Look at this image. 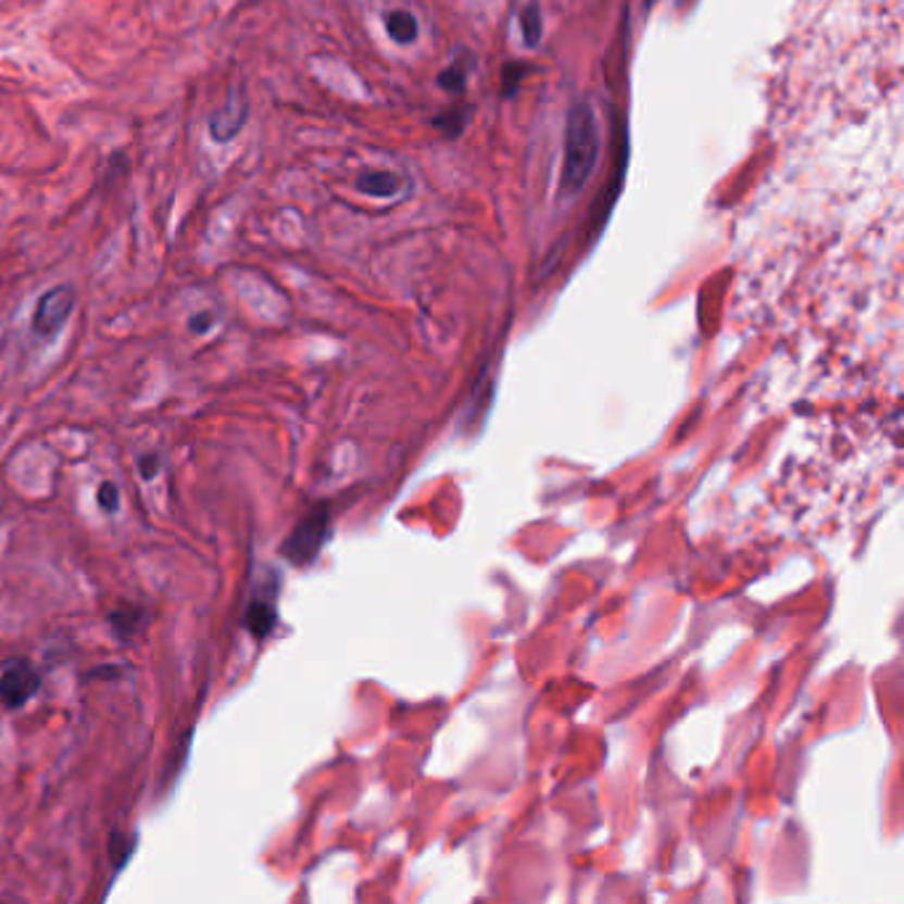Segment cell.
Wrapping results in <instances>:
<instances>
[{"mask_svg": "<svg viewBox=\"0 0 904 904\" xmlns=\"http://www.w3.org/2000/svg\"><path fill=\"white\" fill-rule=\"evenodd\" d=\"M355 186H359L361 194H369V197H393L398 191V186H401V180L393 173H364L359 180H355Z\"/></svg>", "mask_w": 904, "mask_h": 904, "instance_id": "52a82bcc", "label": "cell"}, {"mask_svg": "<svg viewBox=\"0 0 904 904\" xmlns=\"http://www.w3.org/2000/svg\"><path fill=\"white\" fill-rule=\"evenodd\" d=\"M644 3H648V5H653V3H655V0H644Z\"/></svg>", "mask_w": 904, "mask_h": 904, "instance_id": "2e32d148", "label": "cell"}, {"mask_svg": "<svg viewBox=\"0 0 904 904\" xmlns=\"http://www.w3.org/2000/svg\"><path fill=\"white\" fill-rule=\"evenodd\" d=\"M75 309V292L70 287H53L48 289L43 298L38 300L33 313V331L38 337H53L64 327Z\"/></svg>", "mask_w": 904, "mask_h": 904, "instance_id": "3957f363", "label": "cell"}, {"mask_svg": "<svg viewBox=\"0 0 904 904\" xmlns=\"http://www.w3.org/2000/svg\"><path fill=\"white\" fill-rule=\"evenodd\" d=\"M133 849H136V841L128 839V836H120V833L112 836V841H110V857H112L114 867H117V870L125 865V862H128V857L133 854Z\"/></svg>", "mask_w": 904, "mask_h": 904, "instance_id": "8fae6325", "label": "cell"}, {"mask_svg": "<svg viewBox=\"0 0 904 904\" xmlns=\"http://www.w3.org/2000/svg\"><path fill=\"white\" fill-rule=\"evenodd\" d=\"M441 83L449 90H460L462 83H464V70H460V64H454V70L445 72V75H441Z\"/></svg>", "mask_w": 904, "mask_h": 904, "instance_id": "4fadbf2b", "label": "cell"}, {"mask_svg": "<svg viewBox=\"0 0 904 904\" xmlns=\"http://www.w3.org/2000/svg\"><path fill=\"white\" fill-rule=\"evenodd\" d=\"M600 156V128L589 104H576L565 125V156L560 173V194L576 197L592 176Z\"/></svg>", "mask_w": 904, "mask_h": 904, "instance_id": "6da1fadb", "label": "cell"}, {"mask_svg": "<svg viewBox=\"0 0 904 904\" xmlns=\"http://www.w3.org/2000/svg\"><path fill=\"white\" fill-rule=\"evenodd\" d=\"M247 114H250V110H247L244 90L234 88L231 93H228L226 104H223L221 110H215L213 117H210V136L221 143L231 141V138L244 128Z\"/></svg>", "mask_w": 904, "mask_h": 904, "instance_id": "5b68a950", "label": "cell"}, {"mask_svg": "<svg viewBox=\"0 0 904 904\" xmlns=\"http://www.w3.org/2000/svg\"><path fill=\"white\" fill-rule=\"evenodd\" d=\"M40 687V674L35 671L29 663L14 661L3 668V677H0V701L5 703V708H22L24 703H29L35 698Z\"/></svg>", "mask_w": 904, "mask_h": 904, "instance_id": "277c9868", "label": "cell"}, {"mask_svg": "<svg viewBox=\"0 0 904 904\" xmlns=\"http://www.w3.org/2000/svg\"><path fill=\"white\" fill-rule=\"evenodd\" d=\"M244 626L250 629V635L255 637V640H265V637L274 631L276 626V611H274V602L271 600H252L250 607H247V616H244Z\"/></svg>", "mask_w": 904, "mask_h": 904, "instance_id": "8992f818", "label": "cell"}, {"mask_svg": "<svg viewBox=\"0 0 904 904\" xmlns=\"http://www.w3.org/2000/svg\"><path fill=\"white\" fill-rule=\"evenodd\" d=\"M147 618V613L138 611V607H125V611H114L110 616L112 631L120 637V640H130L138 629H141V620Z\"/></svg>", "mask_w": 904, "mask_h": 904, "instance_id": "9c48e42d", "label": "cell"}, {"mask_svg": "<svg viewBox=\"0 0 904 904\" xmlns=\"http://www.w3.org/2000/svg\"><path fill=\"white\" fill-rule=\"evenodd\" d=\"M329 530V515L327 510L318 507L313 510L311 515H305L303 520L294 526L292 533L287 536L285 544H281V554L294 565H305L311 560H316L318 550L324 547V539H327Z\"/></svg>", "mask_w": 904, "mask_h": 904, "instance_id": "7a4b0ae2", "label": "cell"}, {"mask_svg": "<svg viewBox=\"0 0 904 904\" xmlns=\"http://www.w3.org/2000/svg\"><path fill=\"white\" fill-rule=\"evenodd\" d=\"M156 467H160V460H156V456H143V460H141V475L147 480L156 473Z\"/></svg>", "mask_w": 904, "mask_h": 904, "instance_id": "5bb4252c", "label": "cell"}, {"mask_svg": "<svg viewBox=\"0 0 904 904\" xmlns=\"http://www.w3.org/2000/svg\"><path fill=\"white\" fill-rule=\"evenodd\" d=\"M208 324H210V316H208V313H204V316H199V318H194V322H191V329L202 331L204 327H208Z\"/></svg>", "mask_w": 904, "mask_h": 904, "instance_id": "9a60e30c", "label": "cell"}, {"mask_svg": "<svg viewBox=\"0 0 904 904\" xmlns=\"http://www.w3.org/2000/svg\"><path fill=\"white\" fill-rule=\"evenodd\" d=\"M520 29H523V40H526L528 46H539L541 33H544V24H541L539 5L528 3L526 9H523V14H520Z\"/></svg>", "mask_w": 904, "mask_h": 904, "instance_id": "30bf717a", "label": "cell"}, {"mask_svg": "<svg viewBox=\"0 0 904 904\" xmlns=\"http://www.w3.org/2000/svg\"><path fill=\"white\" fill-rule=\"evenodd\" d=\"M99 504H101V510H106V512H114L120 507V491H117V486L110 484V480L99 486Z\"/></svg>", "mask_w": 904, "mask_h": 904, "instance_id": "7c38bea8", "label": "cell"}, {"mask_svg": "<svg viewBox=\"0 0 904 904\" xmlns=\"http://www.w3.org/2000/svg\"><path fill=\"white\" fill-rule=\"evenodd\" d=\"M385 24H388V33L395 43L409 46L417 40V33H419L417 20H414L409 11H390V14L385 16Z\"/></svg>", "mask_w": 904, "mask_h": 904, "instance_id": "ba28073f", "label": "cell"}]
</instances>
